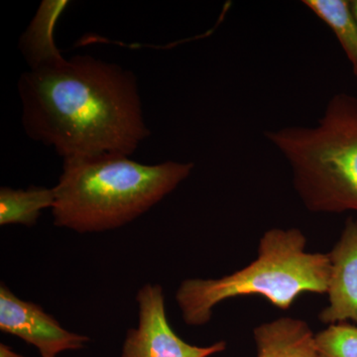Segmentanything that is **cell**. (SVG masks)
Returning <instances> with one entry per match:
<instances>
[{
	"instance_id": "cell-7",
	"label": "cell",
	"mask_w": 357,
	"mask_h": 357,
	"mask_svg": "<svg viewBox=\"0 0 357 357\" xmlns=\"http://www.w3.org/2000/svg\"><path fill=\"white\" fill-rule=\"evenodd\" d=\"M328 282V305L319 319L326 325L356 323L357 325V220L347 218L332 250Z\"/></svg>"
},
{
	"instance_id": "cell-4",
	"label": "cell",
	"mask_w": 357,
	"mask_h": 357,
	"mask_svg": "<svg viewBox=\"0 0 357 357\" xmlns=\"http://www.w3.org/2000/svg\"><path fill=\"white\" fill-rule=\"evenodd\" d=\"M265 135L292 169L294 189L307 210L357 213V96H333L316 126Z\"/></svg>"
},
{
	"instance_id": "cell-9",
	"label": "cell",
	"mask_w": 357,
	"mask_h": 357,
	"mask_svg": "<svg viewBox=\"0 0 357 357\" xmlns=\"http://www.w3.org/2000/svg\"><path fill=\"white\" fill-rule=\"evenodd\" d=\"M69 1L42 2L31 24L20 40V48L30 69L63 57L54 41V27Z\"/></svg>"
},
{
	"instance_id": "cell-5",
	"label": "cell",
	"mask_w": 357,
	"mask_h": 357,
	"mask_svg": "<svg viewBox=\"0 0 357 357\" xmlns=\"http://www.w3.org/2000/svg\"><path fill=\"white\" fill-rule=\"evenodd\" d=\"M136 302L138 326L128 331L121 357H210L227 349L225 342L197 347L178 337L167 318L165 296L159 284L142 286Z\"/></svg>"
},
{
	"instance_id": "cell-8",
	"label": "cell",
	"mask_w": 357,
	"mask_h": 357,
	"mask_svg": "<svg viewBox=\"0 0 357 357\" xmlns=\"http://www.w3.org/2000/svg\"><path fill=\"white\" fill-rule=\"evenodd\" d=\"M314 335L303 319L284 317L261 324L253 331L256 357H319Z\"/></svg>"
},
{
	"instance_id": "cell-3",
	"label": "cell",
	"mask_w": 357,
	"mask_h": 357,
	"mask_svg": "<svg viewBox=\"0 0 357 357\" xmlns=\"http://www.w3.org/2000/svg\"><path fill=\"white\" fill-rule=\"evenodd\" d=\"M307 238L298 229L267 230L258 255L248 266L218 279H187L178 286L176 302L185 325H206L213 307L241 296L259 295L274 307L288 310L304 293H328V253L307 252Z\"/></svg>"
},
{
	"instance_id": "cell-11",
	"label": "cell",
	"mask_w": 357,
	"mask_h": 357,
	"mask_svg": "<svg viewBox=\"0 0 357 357\" xmlns=\"http://www.w3.org/2000/svg\"><path fill=\"white\" fill-rule=\"evenodd\" d=\"M304 6L332 29L357 77V21L347 0H304Z\"/></svg>"
},
{
	"instance_id": "cell-14",
	"label": "cell",
	"mask_w": 357,
	"mask_h": 357,
	"mask_svg": "<svg viewBox=\"0 0 357 357\" xmlns=\"http://www.w3.org/2000/svg\"><path fill=\"white\" fill-rule=\"evenodd\" d=\"M352 11H354V16H356L357 21V0H351Z\"/></svg>"
},
{
	"instance_id": "cell-6",
	"label": "cell",
	"mask_w": 357,
	"mask_h": 357,
	"mask_svg": "<svg viewBox=\"0 0 357 357\" xmlns=\"http://www.w3.org/2000/svg\"><path fill=\"white\" fill-rule=\"evenodd\" d=\"M0 331L36 347L41 357L84 349L91 338L72 333L35 303L21 300L3 283L0 286Z\"/></svg>"
},
{
	"instance_id": "cell-12",
	"label": "cell",
	"mask_w": 357,
	"mask_h": 357,
	"mask_svg": "<svg viewBox=\"0 0 357 357\" xmlns=\"http://www.w3.org/2000/svg\"><path fill=\"white\" fill-rule=\"evenodd\" d=\"M314 340L319 357H357V326L351 323L330 325Z\"/></svg>"
},
{
	"instance_id": "cell-13",
	"label": "cell",
	"mask_w": 357,
	"mask_h": 357,
	"mask_svg": "<svg viewBox=\"0 0 357 357\" xmlns=\"http://www.w3.org/2000/svg\"><path fill=\"white\" fill-rule=\"evenodd\" d=\"M0 357H24L18 354L17 352L13 351L8 345L0 344Z\"/></svg>"
},
{
	"instance_id": "cell-1",
	"label": "cell",
	"mask_w": 357,
	"mask_h": 357,
	"mask_svg": "<svg viewBox=\"0 0 357 357\" xmlns=\"http://www.w3.org/2000/svg\"><path fill=\"white\" fill-rule=\"evenodd\" d=\"M18 91L27 135L64 160L128 157L150 134L135 76L91 56L30 69Z\"/></svg>"
},
{
	"instance_id": "cell-2",
	"label": "cell",
	"mask_w": 357,
	"mask_h": 357,
	"mask_svg": "<svg viewBox=\"0 0 357 357\" xmlns=\"http://www.w3.org/2000/svg\"><path fill=\"white\" fill-rule=\"evenodd\" d=\"M194 164L143 165L126 156L64 160L52 208L54 225L79 234L119 229L171 194Z\"/></svg>"
},
{
	"instance_id": "cell-10",
	"label": "cell",
	"mask_w": 357,
	"mask_h": 357,
	"mask_svg": "<svg viewBox=\"0 0 357 357\" xmlns=\"http://www.w3.org/2000/svg\"><path fill=\"white\" fill-rule=\"evenodd\" d=\"M54 188L32 187L14 190L0 189V225H23L31 227L45 208L55 206Z\"/></svg>"
}]
</instances>
